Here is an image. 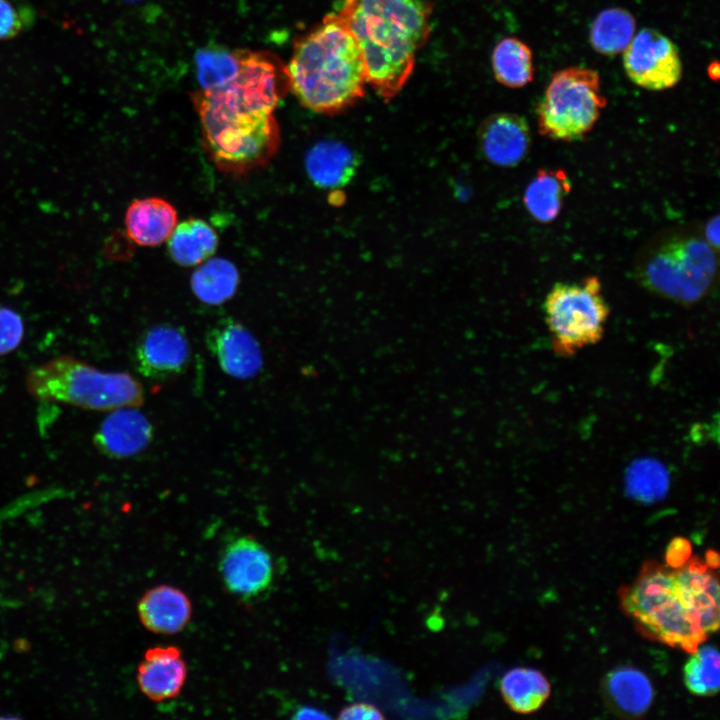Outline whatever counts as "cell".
<instances>
[{"instance_id":"cell-20","label":"cell","mask_w":720,"mask_h":720,"mask_svg":"<svg viewBox=\"0 0 720 720\" xmlns=\"http://www.w3.org/2000/svg\"><path fill=\"white\" fill-rule=\"evenodd\" d=\"M604 690L616 711L631 717L646 713L654 696L648 677L629 666L611 671L604 681Z\"/></svg>"},{"instance_id":"cell-12","label":"cell","mask_w":720,"mask_h":720,"mask_svg":"<svg viewBox=\"0 0 720 720\" xmlns=\"http://www.w3.org/2000/svg\"><path fill=\"white\" fill-rule=\"evenodd\" d=\"M206 344L221 369L232 377L250 379L262 369L258 341L233 318H223L212 325L206 334Z\"/></svg>"},{"instance_id":"cell-30","label":"cell","mask_w":720,"mask_h":720,"mask_svg":"<svg viewBox=\"0 0 720 720\" xmlns=\"http://www.w3.org/2000/svg\"><path fill=\"white\" fill-rule=\"evenodd\" d=\"M29 8L18 7L10 0H0V40H9L32 23Z\"/></svg>"},{"instance_id":"cell-7","label":"cell","mask_w":720,"mask_h":720,"mask_svg":"<svg viewBox=\"0 0 720 720\" xmlns=\"http://www.w3.org/2000/svg\"><path fill=\"white\" fill-rule=\"evenodd\" d=\"M606 105L597 71L587 67L559 70L536 107L539 133L554 141L581 140L594 128Z\"/></svg>"},{"instance_id":"cell-14","label":"cell","mask_w":720,"mask_h":720,"mask_svg":"<svg viewBox=\"0 0 720 720\" xmlns=\"http://www.w3.org/2000/svg\"><path fill=\"white\" fill-rule=\"evenodd\" d=\"M153 439V427L136 407L109 411L93 436V443L103 455L123 459L141 453Z\"/></svg>"},{"instance_id":"cell-18","label":"cell","mask_w":720,"mask_h":720,"mask_svg":"<svg viewBox=\"0 0 720 720\" xmlns=\"http://www.w3.org/2000/svg\"><path fill=\"white\" fill-rule=\"evenodd\" d=\"M359 158L346 144L323 140L313 145L305 156V168L311 181L320 188H338L355 175Z\"/></svg>"},{"instance_id":"cell-2","label":"cell","mask_w":720,"mask_h":720,"mask_svg":"<svg viewBox=\"0 0 720 720\" xmlns=\"http://www.w3.org/2000/svg\"><path fill=\"white\" fill-rule=\"evenodd\" d=\"M432 11L428 0H343L333 11L361 49L367 84L386 102L410 78L431 33Z\"/></svg>"},{"instance_id":"cell-13","label":"cell","mask_w":720,"mask_h":720,"mask_svg":"<svg viewBox=\"0 0 720 720\" xmlns=\"http://www.w3.org/2000/svg\"><path fill=\"white\" fill-rule=\"evenodd\" d=\"M531 130L518 114L501 112L487 117L479 126L477 144L482 157L499 167H515L528 155Z\"/></svg>"},{"instance_id":"cell-16","label":"cell","mask_w":720,"mask_h":720,"mask_svg":"<svg viewBox=\"0 0 720 720\" xmlns=\"http://www.w3.org/2000/svg\"><path fill=\"white\" fill-rule=\"evenodd\" d=\"M137 610L143 626L162 635L182 631L192 614L188 596L170 585H157L147 590L140 598Z\"/></svg>"},{"instance_id":"cell-17","label":"cell","mask_w":720,"mask_h":720,"mask_svg":"<svg viewBox=\"0 0 720 720\" xmlns=\"http://www.w3.org/2000/svg\"><path fill=\"white\" fill-rule=\"evenodd\" d=\"M177 225V211L159 197L134 200L125 213L128 236L141 246H157L168 240Z\"/></svg>"},{"instance_id":"cell-11","label":"cell","mask_w":720,"mask_h":720,"mask_svg":"<svg viewBox=\"0 0 720 720\" xmlns=\"http://www.w3.org/2000/svg\"><path fill=\"white\" fill-rule=\"evenodd\" d=\"M190 360V345L184 332L170 324L148 329L134 350L136 369L149 379L165 380L181 374Z\"/></svg>"},{"instance_id":"cell-31","label":"cell","mask_w":720,"mask_h":720,"mask_svg":"<svg viewBox=\"0 0 720 720\" xmlns=\"http://www.w3.org/2000/svg\"><path fill=\"white\" fill-rule=\"evenodd\" d=\"M339 719H364V720H378L383 719L384 715L374 705L369 703H354L344 707L338 716Z\"/></svg>"},{"instance_id":"cell-27","label":"cell","mask_w":720,"mask_h":720,"mask_svg":"<svg viewBox=\"0 0 720 720\" xmlns=\"http://www.w3.org/2000/svg\"><path fill=\"white\" fill-rule=\"evenodd\" d=\"M720 659L712 645L699 646L684 667L688 690L698 696H712L720 686Z\"/></svg>"},{"instance_id":"cell-3","label":"cell","mask_w":720,"mask_h":720,"mask_svg":"<svg viewBox=\"0 0 720 720\" xmlns=\"http://www.w3.org/2000/svg\"><path fill=\"white\" fill-rule=\"evenodd\" d=\"M285 70L289 89L299 102L320 114L342 113L365 95L361 49L334 12L295 41Z\"/></svg>"},{"instance_id":"cell-19","label":"cell","mask_w":720,"mask_h":720,"mask_svg":"<svg viewBox=\"0 0 720 720\" xmlns=\"http://www.w3.org/2000/svg\"><path fill=\"white\" fill-rule=\"evenodd\" d=\"M571 189V179L564 169L541 168L527 184L523 204L535 221L549 224L560 215Z\"/></svg>"},{"instance_id":"cell-29","label":"cell","mask_w":720,"mask_h":720,"mask_svg":"<svg viewBox=\"0 0 720 720\" xmlns=\"http://www.w3.org/2000/svg\"><path fill=\"white\" fill-rule=\"evenodd\" d=\"M25 335L23 318L9 307H0V356L19 348Z\"/></svg>"},{"instance_id":"cell-9","label":"cell","mask_w":720,"mask_h":720,"mask_svg":"<svg viewBox=\"0 0 720 720\" xmlns=\"http://www.w3.org/2000/svg\"><path fill=\"white\" fill-rule=\"evenodd\" d=\"M623 67L634 84L651 91L672 88L682 77L677 46L653 28H643L635 33L623 51Z\"/></svg>"},{"instance_id":"cell-25","label":"cell","mask_w":720,"mask_h":720,"mask_svg":"<svg viewBox=\"0 0 720 720\" xmlns=\"http://www.w3.org/2000/svg\"><path fill=\"white\" fill-rule=\"evenodd\" d=\"M238 284L237 268L223 258L207 259L191 276L193 293L201 302L209 305L228 301L235 294Z\"/></svg>"},{"instance_id":"cell-10","label":"cell","mask_w":720,"mask_h":720,"mask_svg":"<svg viewBox=\"0 0 720 720\" xmlns=\"http://www.w3.org/2000/svg\"><path fill=\"white\" fill-rule=\"evenodd\" d=\"M219 571L226 589L243 600L263 595L274 578L271 554L257 539L248 535L234 537L225 544Z\"/></svg>"},{"instance_id":"cell-4","label":"cell","mask_w":720,"mask_h":720,"mask_svg":"<svg viewBox=\"0 0 720 720\" xmlns=\"http://www.w3.org/2000/svg\"><path fill=\"white\" fill-rule=\"evenodd\" d=\"M678 567L645 563L619 592L624 612L646 637L693 653L707 638L697 606Z\"/></svg>"},{"instance_id":"cell-28","label":"cell","mask_w":720,"mask_h":720,"mask_svg":"<svg viewBox=\"0 0 720 720\" xmlns=\"http://www.w3.org/2000/svg\"><path fill=\"white\" fill-rule=\"evenodd\" d=\"M668 484L669 477L664 467L650 459L633 463L626 475L627 493L645 503L661 499L668 489Z\"/></svg>"},{"instance_id":"cell-34","label":"cell","mask_w":720,"mask_h":720,"mask_svg":"<svg viewBox=\"0 0 720 720\" xmlns=\"http://www.w3.org/2000/svg\"><path fill=\"white\" fill-rule=\"evenodd\" d=\"M293 717L301 718V719H305V718H312V719L324 718V719H326V718H329V716L326 713H323L322 711L315 709V708H311V707H302L301 709L296 711V713L294 714Z\"/></svg>"},{"instance_id":"cell-21","label":"cell","mask_w":720,"mask_h":720,"mask_svg":"<svg viewBox=\"0 0 720 720\" xmlns=\"http://www.w3.org/2000/svg\"><path fill=\"white\" fill-rule=\"evenodd\" d=\"M217 246L215 230L199 218H189L177 224L168 238L171 258L185 267L205 262L214 254Z\"/></svg>"},{"instance_id":"cell-22","label":"cell","mask_w":720,"mask_h":720,"mask_svg":"<svg viewBox=\"0 0 720 720\" xmlns=\"http://www.w3.org/2000/svg\"><path fill=\"white\" fill-rule=\"evenodd\" d=\"M499 686L506 704L520 714L538 710L551 691L547 678L540 671L526 667H515L507 671Z\"/></svg>"},{"instance_id":"cell-6","label":"cell","mask_w":720,"mask_h":720,"mask_svg":"<svg viewBox=\"0 0 720 720\" xmlns=\"http://www.w3.org/2000/svg\"><path fill=\"white\" fill-rule=\"evenodd\" d=\"M717 251L702 236L675 231L652 241L635 264V277L650 292L680 304H694L711 289Z\"/></svg>"},{"instance_id":"cell-15","label":"cell","mask_w":720,"mask_h":720,"mask_svg":"<svg viewBox=\"0 0 720 720\" xmlns=\"http://www.w3.org/2000/svg\"><path fill=\"white\" fill-rule=\"evenodd\" d=\"M187 678V666L176 646L148 649L137 669V683L142 693L160 702L176 697Z\"/></svg>"},{"instance_id":"cell-1","label":"cell","mask_w":720,"mask_h":720,"mask_svg":"<svg viewBox=\"0 0 720 720\" xmlns=\"http://www.w3.org/2000/svg\"><path fill=\"white\" fill-rule=\"evenodd\" d=\"M287 89L285 66L274 56L243 50L232 80L192 93L204 149L220 171L243 176L272 159L280 145L274 111Z\"/></svg>"},{"instance_id":"cell-23","label":"cell","mask_w":720,"mask_h":720,"mask_svg":"<svg viewBox=\"0 0 720 720\" xmlns=\"http://www.w3.org/2000/svg\"><path fill=\"white\" fill-rule=\"evenodd\" d=\"M635 31L636 21L628 10L610 7L600 11L594 18L589 31V41L599 54L615 56L626 49Z\"/></svg>"},{"instance_id":"cell-26","label":"cell","mask_w":720,"mask_h":720,"mask_svg":"<svg viewBox=\"0 0 720 720\" xmlns=\"http://www.w3.org/2000/svg\"><path fill=\"white\" fill-rule=\"evenodd\" d=\"M243 50L209 47L195 54L196 77L200 90H214L232 80L241 66Z\"/></svg>"},{"instance_id":"cell-32","label":"cell","mask_w":720,"mask_h":720,"mask_svg":"<svg viewBox=\"0 0 720 720\" xmlns=\"http://www.w3.org/2000/svg\"><path fill=\"white\" fill-rule=\"evenodd\" d=\"M690 544L686 539L676 538L666 552V562L671 567H678L690 558Z\"/></svg>"},{"instance_id":"cell-5","label":"cell","mask_w":720,"mask_h":720,"mask_svg":"<svg viewBox=\"0 0 720 720\" xmlns=\"http://www.w3.org/2000/svg\"><path fill=\"white\" fill-rule=\"evenodd\" d=\"M28 393L37 400L109 412L139 407L141 382L123 371H103L72 355H60L33 366L25 377Z\"/></svg>"},{"instance_id":"cell-24","label":"cell","mask_w":720,"mask_h":720,"mask_svg":"<svg viewBox=\"0 0 720 720\" xmlns=\"http://www.w3.org/2000/svg\"><path fill=\"white\" fill-rule=\"evenodd\" d=\"M495 79L509 88H521L534 76L533 53L516 37H506L494 47L491 55Z\"/></svg>"},{"instance_id":"cell-8","label":"cell","mask_w":720,"mask_h":720,"mask_svg":"<svg viewBox=\"0 0 720 720\" xmlns=\"http://www.w3.org/2000/svg\"><path fill=\"white\" fill-rule=\"evenodd\" d=\"M543 308L552 349L560 357H571L598 343L610 314L601 281L593 275L554 284Z\"/></svg>"},{"instance_id":"cell-33","label":"cell","mask_w":720,"mask_h":720,"mask_svg":"<svg viewBox=\"0 0 720 720\" xmlns=\"http://www.w3.org/2000/svg\"><path fill=\"white\" fill-rule=\"evenodd\" d=\"M704 240L716 251L719 248V216L711 217L703 230Z\"/></svg>"}]
</instances>
